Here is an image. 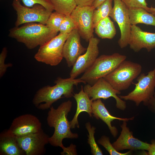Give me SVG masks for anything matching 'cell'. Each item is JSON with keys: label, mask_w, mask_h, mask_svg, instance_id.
<instances>
[{"label": "cell", "mask_w": 155, "mask_h": 155, "mask_svg": "<svg viewBox=\"0 0 155 155\" xmlns=\"http://www.w3.org/2000/svg\"><path fill=\"white\" fill-rule=\"evenodd\" d=\"M113 0H106L94 10L93 14L94 27L101 20L109 16L113 8Z\"/></svg>", "instance_id": "23"}, {"label": "cell", "mask_w": 155, "mask_h": 155, "mask_svg": "<svg viewBox=\"0 0 155 155\" xmlns=\"http://www.w3.org/2000/svg\"><path fill=\"white\" fill-rule=\"evenodd\" d=\"M50 137L42 129L39 131L17 137L19 144L26 155H42L46 152L45 146Z\"/></svg>", "instance_id": "12"}, {"label": "cell", "mask_w": 155, "mask_h": 155, "mask_svg": "<svg viewBox=\"0 0 155 155\" xmlns=\"http://www.w3.org/2000/svg\"><path fill=\"white\" fill-rule=\"evenodd\" d=\"M75 29V26L70 15H65L59 28L60 33L69 34Z\"/></svg>", "instance_id": "28"}, {"label": "cell", "mask_w": 155, "mask_h": 155, "mask_svg": "<svg viewBox=\"0 0 155 155\" xmlns=\"http://www.w3.org/2000/svg\"><path fill=\"white\" fill-rule=\"evenodd\" d=\"M63 151L61 153V155H77V154L76 146L73 144H71L69 147H65L63 149Z\"/></svg>", "instance_id": "32"}, {"label": "cell", "mask_w": 155, "mask_h": 155, "mask_svg": "<svg viewBox=\"0 0 155 155\" xmlns=\"http://www.w3.org/2000/svg\"><path fill=\"white\" fill-rule=\"evenodd\" d=\"M65 16L56 11L52 12L47 20L46 25L51 30L58 32Z\"/></svg>", "instance_id": "26"}, {"label": "cell", "mask_w": 155, "mask_h": 155, "mask_svg": "<svg viewBox=\"0 0 155 155\" xmlns=\"http://www.w3.org/2000/svg\"><path fill=\"white\" fill-rule=\"evenodd\" d=\"M12 7L17 15L15 26L27 23L37 22L46 25L49 16L52 13L42 5L36 4L32 7L23 6L20 0H13Z\"/></svg>", "instance_id": "8"}, {"label": "cell", "mask_w": 155, "mask_h": 155, "mask_svg": "<svg viewBox=\"0 0 155 155\" xmlns=\"http://www.w3.org/2000/svg\"><path fill=\"white\" fill-rule=\"evenodd\" d=\"M126 58V56L117 53L110 55H102L97 58L80 78L92 85L99 79L104 78L112 71Z\"/></svg>", "instance_id": "4"}, {"label": "cell", "mask_w": 155, "mask_h": 155, "mask_svg": "<svg viewBox=\"0 0 155 155\" xmlns=\"http://www.w3.org/2000/svg\"><path fill=\"white\" fill-rule=\"evenodd\" d=\"M147 11L151 13L155 16V7L151 6L150 7H149Z\"/></svg>", "instance_id": "37"}, {"label": "cell", "mask_w": 155, "mask_h": 155, "mask_svg": "<svg viewBox=\"0 0 155 155\" xmlns=\"http://www.w3.org/2000/svg\"><path fill=\"white\" fill-rule=\"evenodd\" d=\"M86 127L88 132V142L91 148V154L93 155H102L103 153L96 142L94 136L96 128L92 126L90 122L85 124Z\"/></svg>", "instance_id": "25"}, {"label": "cell", "mask_w": 155, "mask_h": 155, "mask_svg": "<svg viewBox=\"0 0 155 155\" xmlns=\"http://www.w3.org/2000/svg\"><path fill=\"white\" fill-rule=\"evenodd\" d=\"M106 0H95L91 5L95 9H96L99 5Z\"/></svg>", "instance_id": "36"}, {"label": "cell", "mask_w": 155, "mask_h": 155, "mask_svg": "<svg viewBox=\"0 0 155 155\" xmlns=\"http://www.w3.org/2000/svg\"><path fill=\"white\" fill-rule=\"evenodd\" d=\"M94 29L96 34L102 39H112L116 33L114 23L109 16L101 20Z\"/></svg>", "instance_id": "22"}, {"label": "cell", "mask_w": 155, "mask_h": 155, "mask_svg": "<svg viewBox=\"0 0 155 155\" xmlns=\"http://www.w3.org/2000/svg\"><path fill=\"white\" fill-rule=\"evenodd\" d=\"M55 85L44 86L36 93L32 100L34 105L39 109L44 110L51 108L52 104L63 98H69L73 96L74 86L80 83H86L80 78L58 77L54 82Z\"/></svg>", "instance_id": "1"}, {"label": "cell", "mask_w": 155, "mask_h": 155, "mask_svg": "<svg viewBox=\"0 0 155 155\" xmlns=\"http://www.w3.org/2000/svg\"><path fill=\"white\" fill-rule=\"evenodd\" d=\"M142 69L140 64L125 60L104 78L114 89L121 91L130 87Z\"/></svg>", "instance_id": "5"}, {"label": "cell", "mask_w": 155, "mask_h": 155, "mask_svg": "<svg viewBox=\"0 0 155 155\" xmlns=\"http://www.w3.org/2000/svg\"><path fill=\"white\" fill-rule=\"evenodd\" d=\"M128 45L135 52L144 48L150 52L155 48V33L145 31L136 25H131Z\"/></svg>", "instance_id": "17"}, {"label": "cell", "mask_w": 155, "mask_h": 155, "mask_svg": "<svg viewBox=\"0 0 155 155\" xmlns=\"http://www.w3.org/2000/svg\"><path fill=\"white\" fill-rule=\"evenodd\" d=\"M57 33L46 25L31 22L11 28L8 36L32 49L43 45L56 36Z\"/></svg>", "instance_id": "3"}, {"label": "cell", "mask_w": 155, "mask_h": 155, "mask_svg": "<svg viewBox=\"0 0 155 155\" xmlns=\"http://www.w3.org/2000/svg\"><path fill=\"white\" fill-rule=\"evenodd\" d=\"M69 34L59 33L40 46L34 56L35 59L38 62L52 66L58 65L63 58V47Z\"/></svg>", "instance_id": "7"}, {"label": "cell", "mask_w": 155, "mask_h": 155, "mask_svg": "<svg viewBox=\"0 0 155 155\" xmlns=\"http://www.w3.org/2000/svg\"><path fill=\"white\" fill-rule=\"evenodd\" d=\"M7 49L6 47L3 48L0 54V78H1L6 73L8 67H12L11 63L5 64V60L7 57Z\"/></svg>", "instance_id": "31"}, {"label": "cell", "mask_w": 155, "mask_h": 155, "mask_svg": "<svg viewBox=\"0 0 155 155\" xmlns=\"http://www.w3.org/2000/svg\"><path fill=\"white\" fill-rule=\"evenodd\" d=\"M83 88L84 92L93 101L112 97L115 100L117 108L124 111L126 108V102L117 95L121 94V92L114 89L104 78L99 79L92 85L87 84Z\"/></svg>", "instance_id": "9"}, {"label": "cell", "mask_w": 155, "mask_h": 155, "mask_svg": "<svg viewBox=\"0 0 155 155\" xmlns=\"http://www.w3.org/2000/svg\"><path fill=\"white\" fill-rule=\"evenodd\" d=\"M147 155H155V140L151 141V144H150L149 148L148 150Z\"/></svg>", "instance_id": "34"}, {"label": "cell", "mask_w": 155, "mask_h": 155, "mask_svg": "<svg viewBox=\"0 0 155 155\" xmlns=\"http://www.w3.org/2000/svg\"><path fill=\"white\" fill-rule=\"evenodd\" d=\"M54 10L65 15H70L77 6L75 0H50Z\"/></svg>", "instance_id": "24"}, {"label": "cell", "mask_w": 155, "mask_h": 155, "mask_svg": "<svg viewBox=\"0 0 155 155\" xmlns=\"http://www.w3.org/2000/svg\"><path fill=\"white\" fill-rule=\"evenodd\" d=\"M97 142L102 146L111 155H128L131 154L132 151L130 150L124 153H121L117 151L111 143L109 137L105 135L102 136L98 140Z\"/></svg>", "instance_id": "27"}, {"label": "cell", "mask_w": 155, "mask_h": 155, "mask_svg": "<svg viewBox=\"0 0 155 155\" xmlns=\"http://www.w3.org/2000/svg\"><path fill=\"white\" fill-rule=\"evenodd\" d=\"M25 6L32 7L36 4L41 5L47 10L53 11V6L50 0H21Z\"/></svg>", "instance_id": "29"}, {"label": "cell", "mask_w": 155, "mask_h": 155, "mask_svg": "<svg viewBox=\"0 0 155 155\" xmlns=\"http://www.w3.org/2000/svg\"><path fill=\"white\" fill-rule=\"evenodd\" d=\"M42 129L38 119L33 115L27 114L14 119L8 130L18 137L37 132Z\"/></svg>", "instance_id": "14"}, {"label": "cell", "mask_w": 155, "mask_h": 155, "mask_svg": "<svg viewBox=\"0 0 155 155\" xmlns=\"http://www.w3.org/2000/svg\"><path fill=\"white\" fill-rule=\"evenodd\" d=\"M146 105L149 106L155 113V99L154 97L149 100Z\"/></svg>", "instance_id": "35"}, {"label": "cell", "mask_w": 155, "mask_h": 155, "mask_svg": "<svg viewBox=\"0 0 155 155\" xmlns=\"http://www.w3.org/2000/svg\"><path fill=\"white\" fill-rule=\"evenodd\" d=\"M72 106V102L69 100L61 103L56 109L51 106L48 112L47 124L54 129L53 135L49 138V143L53 146H59L63 149L65 147L62 143L64 139H77L78 137V133L71 131L70 122L67 118Z\"/></svg>", "instance_id": "2"}, {"label": "cell", "mask_w": 155, "mask_h": 155, "mask_svg": "<svg viewBox=\"0 0 155 155\" xmlns=\"http://www.w3.org/2000/svg\"><path fill=\"white\" fill-rule=\"evenodd\" d=\"M95 9L92 5H77L70 15L75 29L81 37L87 42L94 37L93 14Z\"/></svg>", "instance_id": "11"}, {"label": "cell", "mask_w": 155, "mask_h": 155, "mask_svg": "<svg viewBox=\"0 0 155 155\" xmlns=\"http://www.w3.org/2000/svg\"><path fill=\"white\" fill-rule=\"evenodd\" d=\"M17 137L8 129L0 134V155H24Z\"/></svg>", "instance_id": "19"}, {"label": "cell", "mask_w": 155, "mask_h": 155, "mask_svg": "<svg viewBox=\"0 0 155 155\" xmlns=\"http://www.w3.org/2000/svg\"><path fill=\"white\" fill-rule=\"evenodd\" d=\"M77 5L91 6L95 0H75Z\"/></svg>", "instance_id": "33"}, {"label": "cell", "mask_w": 155, "mask_h": 155, "mask_svg": "<svg viewBox=\"0 0 155 155\" xmlns=\"http://www.w3.org/2000/svg\"><path fill=\"white\" fill-rule=\"evenodd\" d=\"M113 1L114 5L109 16L119 26L121 36L118 43L120 47L123 49L128 45L132 25L128 8L121 0H113Z\"/></svg>", "instance_id": "10"}, {"label": "cell", "mask_w": 155, "mask_h": 155, "mask_svg": "<svg viewBox=\"0 0 155 155\" xmlns=\"http://www.w3.org/2000/svg\"><path fill=\"white\" fill-rule=\"evenodd\" d=\"M92 113L93 117L97 119H100L107 125L111 134L116 137L118 134L117 128L111 125V122L115 120L128 121L133 120L134 117L129 118H121L116 117L110 114L101 99L93 101L92 105Z\"/></svg>", "instance_id": "18"}, {"label": "cell", "mask_w": 155, "mask_h": 155, "mask_svg": "<svg viewBox=\"0 0 155 155\" xmlns=\"http://www.w3.org/2000/svg\"><path fill=\"white\" fill-rule=\"evenodd\" d=\"M128 8H142L147 11L149 8L146 0H121Z\"/></svg>", "instance_id": "30"}, {"label": "cell", "mask_w": 155, "mask_h": 155, "mask_svg": "<svg viewBox=\"0 0 155 155\" xmlns=\"http://www.w3.org/2000/svg\"><path fill=\"white\" fill-rule=\"evenodd\" d=\"M83 87L82 86L80 91L78 93L74 94L73 96L76 102L77 108L73 118L70 121L71 129H74L76 127H79L78 118L81 113L85 112L90 117H92V105L93 101L84 92Z\"/></svg>", "instance_id": "20"}, {"label": "cell", "mask_w": 155, "mask_h": 155, "mask_svg": "<svg viewBox=\"0 0 155 155\" xmlns=\"http://www.w3.org/2000/svg\"><path fill=\"white\" fill-rule=\"evenodd\" d=\"M154 98L155 99V92L154 93Z\"/></svg>", "instance_id": "38"}, {"label": "cell", "mask_w": 155, "mask_h": 155, "mask_svg": "<svg viewBox=\"0 0 155 155\" xmlns=\"http://www.w3.org/2000/svg\"><path fill=\"white\" fill-rule=\"evenodd\" d=\"M80 37L78 30L75 29L69 34L64 45L63 57L69 67L73 66L79 57L86 50L87 48L81 43Z\"/></svg>", "instance_id": "16"}, {"label": "cell", "mask_w": 155, "mask_h": 155, "mask_svg": "<svg viewBox=\"0 0 155 155\" xmlns=\"http://www.w3.org/2000/svg\"><path fill=\"white\" fill-rule=\"evenodd\" d=\"M127 122L123 121L121 126L122 130L120 135L112 144L114 147L118 151L124 150H148L150 144L134 137L132 132L130 131L127 126Z\"/></svg>", "instance_id": "15"}, {"label": "cell", "mask_w": 155, "mask_h": 155, "mask_svg": "<svg viewBox=\"0 0 155 155\" xmlns=\"http://www.w3.org/2000/svg\"><path fill=\"white\" fill-rule=\"evenodd\" d=\"M137 83L134 84V89L126 95L119 96L122 99L134 102L137 106L143 102L146 105L153 97L155 93V68L149 71L148 74H140L137 78Z\"/></svg>", "instance_id": "6"}, {"label": "cell", "mask_w": 155, "mask_h": 155, "mask_svg": "<svg viewBox=\"0 0 155 155\" xmlns=\"http://www.w3.org/2000/svg\"><path fill=\"white\" fill-rule=\"evenodd\" d=\"M100 41L99 39L94 37L89 40L86 51L79 57L73 66L70 73V78H76L92 65L99 54Z\"/></svg>", "instance_id": "13"}, {"label": "cell", "mask_w": 155, "mask_h": 155, "mask_svg": "<svg viewBox=\"0 0 155 155\" xmlns=\"http://www.w3.org/2000/svg\"><path fill=\"white\" fill-rule=\"evenodd\" d=\"M130 22L132 25L143 24L155 26V16L142 8L128 9Z\"/></svg>", "instance_id": "21"}]
</instances>
